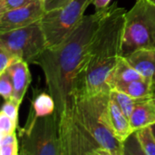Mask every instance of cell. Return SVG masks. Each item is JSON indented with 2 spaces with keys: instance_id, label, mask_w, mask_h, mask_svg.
I'll list each match as a JSON object with an SVG mask.
<instances>
[{
  "instance_id": "obj_26",
  "label": "cell",
  "mask_w": 155,
  "mask_h": 155,
  "mask_svg": "<svg viewBox=\"0 0 155 155\" xmlns=\"http://www.w3.org/2000/svg\"><path fill=\"white\" fill-rule=\"evenodd\" d=\"M150 127H151L152 132H153V135H154V137H155V124H153V125H151Z\"/></svg>"
},
{
  "instance_id": "obj_19",
  "label": "cell",
  "mask_w": 155,
  "mask_h": 155,
  "mask_svg": "<svg viewBox=\"0 0 155 155\" xmlns=\"http://www.w3.org/2000/svg\"><path fill=\"white\" fill-rule=\"evenodd\" d=\"M0 94L4 101L13 98L14 87L9 74L5 71L0 74Z\"/></svg>"
},
{
  "instance_id": "obj_2",
  "label": "cell",
  "mask_w": 155,
  "mask_h": 155,
  "mask_svg": "<svg viewBox=\"0 0 155 155\" xmlns=\"http://www.w3.org/2000/svg\"><path fill=\"white\" fill-rule=\"evenodd\" d=\"M126 12L114 2L103 18L91 44L88 57L79 73L74 86V96L91 97L111 91L108 78L123 55V37Z\"/></svg>"
},
{
  "instance_id": "obj_12",
  "label": "cell",
  "mask_w": 155,
  "mask_h": 155,
  "mask_svg": "<svg viewBox=\"0 0 155 155\" xmlns=\"http://www.w3.org/2000/svg\"><path fill=\"white\" fill-rule=\"evenodd\" d=\"M126 60L146 80L155 82V51L151 49H138L127 56Z\"/></svg>"
},
{
  "instance_id": "obj_28",
  "label": "cell",
  "mask_w": 155,
  "mask_h": 155,
  "mask_svg": "<svg viewBox=\"0 0 155 155\" xmlns=\"http://www.w3.org/2000/svg\"><path fill=\"white\" fill-rule=\"evenodd\" d=\"M153 95L155 96V82L153 83Z\"/></svg>"
},
{
  "instance_id": "obj_5",
  "label": "cell",
  "mask_w": 155,
  "mask_h": 155,
  "mask_svg": "<svg viewBox=\"0 0 155 155\" xmlns=\"http://www.w3.org/2000/svg\"><path fill=\"white\" fill-rule=\"evenodd\" d=\"M138 49L155 51V6L145 0H136L125 15L122 54Z\"/></svg>"
},
{
  "instance_id": "obj_6",
  "label": "cell",
  "mask_w": 155,
  "mask_h": 155,
  "mask_svg": "<svg viewBox=\"0 0 155 155\" xmlns=\"http://www.w3.org/2000/svg\"><path fill=\"white\" fill-rule=\"evenodd\" d=\"M94 0H71L63 7L45 12L40 20L47 47L61 45L84 17V12Z\"/></svg>"
},
{
  "instance_id": "obj_22",
  "label": "cell",
  "mask_w": 155,
  "mask_h": 155,
  "mask_svg": "<svg viewBox=\"0 0 155 155\" xmlns=\"http://www.w3.org/2000/svg\"><path fill=\"white\" fill-rule=\"evenodd\" d=\"M17 122L5 114L4 113H0V136L15 133V129L17 127Z\"/></svg>"
},
{
  "instance_id": "obj_15",
  "label": "cell",
  "mask_w": 155,
  "mask_h": 155,
  "mask_svg": "<svg viewBox=\"0 0 155 155\" xmlns=\"http://www.w3.org/2000/svg\"><path fill=\"white\" fill-rule=\"evenodd\" d=\"M111 90L122 92L135 99H143L152 97L153 95V82L146 79L134 80L124 84H119L114 85Z\"/></svg>"
},
{
  "instance_id": "obj_23",
  "label": "cell",
  "mask_w": 155,
  "mask_h": 155,
  "mask_svg": "<svg viewBox=\"0 0 155 155\" xmlns=\"http://www.w3.org/2000/svg\"><path fill=\"white\" fill-rule=\"evenodd\" d=\"M35 0H4L0 3V13L29 5Z\"/></svg>"
},
{
  "instance_id": "obj_1",
  "label": "cell",
  "mask_w": 155,
  "mask_h": 155,
  "mask_svg": "<svg viewBox=\"0 0 155 155\" xmlns=\"http://www.w3.org/2000/svg\"><path fill=\"white\" fill-rule=\"evenodd\" d=\"M108 6L84 15L61 45L47 47L31 63L42 69L47 91L54 100L64 155H104L79 120L74 86Z\"/></svg>"
},
{
  "instance_id": "obj_4",
  "label": "cell",
  "mask_w": 155,
  "mask_h": 155,
  "mask_svg": "<svg viewBox=\"0 0 155 155\" xmlns=\"http://www.w3.org/2000/svg\"><path fill=\"white\" fill-rule=\"evenodd\" d=\"M19 155H64L55 114L28 116L18 132Z\"/></svg>"
},
{
  "instance_id": "obj_21",
  "label": "cell",
  "mask_w": 155,
  "mask_h": 155,
  "mask_svg": "<svg viewBox=\"0 0 155 155\" xmlns=\"http://www.w3.org/2000/svg\"><path fill=\"white\" fill-rule=\"evenodd\" d=\"M17 60H20V58L9 50L0 46V74L5 72L6 69Z\"/></svg>"
},
{
  "instance_id": "obj_13",
  "label": "cell",
  "mask_w": 155,
  "mask_h": 155,
  "mask_svg": "<svg viewBox=\"0 0 155 155\" xmlns=\"http://www.w3.org/2000/svg\"><path fill=\"white\" fill-rule=\"evenodd\" d=\"M144 79L140 73L126 60L124 56H121L115 66L111 72L108 78V86L110 89L116 84L132 82L134 80Z\"/></svg>"
},
{
  "instance_id": "obj_8",
  "label": "cell",
  "mask_w": 155,
  "mask_h": 155,
  "mask_svg": "<svg viewBox=\"0 0 155 155\" xmlns=\"http://www.w3.org/2000/svg\"><path fill=\"white\" fill-rule=\"evenodd\" d=\"M45 13L42 0H35L25 6L0 13V33L30 25L40 21Z\"/></svg>"
},
{
  "instance_id": "obj_25",
  "label": "cell",
  "mask_w": 155,
  "mask_h": 155,
  "mask_svg": "<svg viewBox=\"0 0 155 155\" xmlns=\"http://www.w3.org/2000/svg\"><path fill=\"white\" fill-rule=\"evenodd\" d=\"M112 0H94L93 1V5L95 7V10H100L103 8L107 7L108 5H110Z\"/></svg>"
},
{
  "instance_id": "obj_11",
  "label": "cell",
  "mask_w": 155,
  "mask_h": 155,
  "mask_svg": "<svg viewBox=\"0 0 155 155\" xmlns=\"http://www.w3.org/2000/svg\"><path fill=\"white\" fill-rule=\"evenodd\" d=\"M131 125L136 130L151 126L155 124V96L138 99L134 112L130 117Z\"/></svg>"
},
{
  "instance_id": "obj_3",
  "label": "cell",
  "mask_w": 155,
  "mask_h": 155,
  "mask_svg": "<svg viewBox=\"0 0 155 155\" xmlns=\"http://www.w3.org/2000/svg\"><path fill=\"white\" fill-rule=\"evenodd\" d=\"M110 92H102L91 97L77 98L78 117L104 154L124 155V143L114 136L110 126L108 114Z\"/></svg>"
},
{
  "instance_id": "obj_20",
  "label": "cell",
  "mask_w": 155,
  "mask_h": 155,
  "mask_svg": "<svg viewBox=\"0 0 155 155\" xmlns=\"http://www.w3.org/2000/svg\"><path fill=\"white\" fill-rule=\"evenodd\" d=\"M21 103L14 98L5 100L1 112L18 123V112Z\"/></svg>"
},
{
  "instance_id": "obj_17",
  "label": "cell",
  "mask_w": 155,
  "mask_h": 155,
  "mask_svg": "<svg viewBox=\"0 0 155 155\" xmlns=\"http://www.w3.org/2000/svg\"><path fill=\"white\" fill-rule=\"evenodd\" d=\"M110 96L117 104V105L120 107L122 112L130 119L138 99L133 98L132 96L126 94L115 90H111Z\"/></svg>"
},
{
  "instance_id": "obj_27",
  "label": "cell",
  "mask_w": 155,
  "mask_h": 155,
  "mask_svg": "<svg viewBox=\"0 0 155 155\" xmlns=\"http://www.w3.org/2000/svg\"><path fill=\"white\" fill-rule=\"evenodd\" d=\"M145 1H147L148 3H150L151 5H153L155 6V0H145Z\"/></svg>"
},
{
  "instance_id": "obj_18",
  "label": "cell",
  "mask_w": 155,
  "mask_h": 155,
  "mask_svg": "<svg viewBox=\"0 0 155 155\" xmlns=\"http://www.w3.org/2000/svg\"><path fill=\"white\" fill-rule=\"evenodd\" d=\"M0 154L19 155V141L15 133L0 136Z\"/></svg>"
},
{
  "instance_id": "obj_14",
  "label": "cell",
  "mask_w": 155,
  "mask_h": 155,
  "mask_svg": "<svg viewBox=\"0 0 155 155\" xmlns=\"http://www.w3.org/2000/svg\"><path fill=\"white\" fill-rule=\"evenodd\" d=\"M55 112V103L52 95L47 92L34 89L31 107L28 116L40 117L52 114Z\"/></svg>"
},
{
  "instance_id": "obj_24",
  "label": "cell",
  "mask_w": 155,
  "mask_h": 155,
  "mask_svg": "<svg viewBox=\"0 0 155 155\" xmlns=\"http://www.w3.org/2000/svg\"><path fill=\"white\" fill-rule=\"evenodd\" d=\"M45 12H49L67 5L71 0H42Z\"/></svg>"
},
{
  "instance_id": "obj_29",
  "label": "cell",
  "mask_w": 155,
  "mask_h": 155,
  "mask_svg": "<svg viewBox=\"0 0 155 155\" xmlns=\"http://www.w3.org/2000/svg\"><path fill=\"white\" fill-rule=\"evenodd\" d=\"M2 1H4V0H0V3H1V2H2Z\"/></svg>"
},
{
  "instance_id": "obj_10",
  "label": "cell",
  "mask_w": 155,
  "mask_h": 155,
  "mask_svg": "<svg viewBox=\"0 0 155 155\" xmlns=\"http://www.w3.org/2000/svg\"><path fill=\"white\" fill-rule=\"evenodd\" d=\"M109 122L113 134L123 143H124L134 133L130 119L122 112L117 104L111 98L108 104Z\"/></svg>"
},
{
  "instance_id": "obj_7",
  "label": "cell",
  "mask_w": 155,
  "mask_h": 155,
  "mask_svg": "<svg viewBox=\"0 0 155 155\" xmlns=\"http://www.w3.org/2000/svg\"><path fill=\"white\" fill-rule=\"evenodd\" d=\"M0 46L9 50L21 60L31 64L47 48L40 21L25 27L0 33Z\"/></svg>"
},
{
  "instance_id": "obj_16",
  "label": "cell",
  "mask_w": 155,
  "mask_h": 155,
  "mask_svg": "<svg viewBox=\"0 0 155 155\" xmlns=\"http://www.w3.org/2000/svg\"><path fill=\"white\" fill-rule=\"evenodd\" d=\"M142 153L155 155V137L150 126L143 127L134 133Z\"/></svg>"
},
{
  "instance_id": "obj_9",
  "label": "cell",
  "mask_w": 155,
  "mask_h": 155,
  "mask_svg": "<svg viewBox=\"0 0 155 155\" xmlns=\"http://www.w3.org/2000/svg\"><path fill=\"white\" fill-rule=\"evenodd\" d=\"M6 72L11 77L14 87L13 98L22 103L32 81L28 63L21 59L17 60L6 69Z\"/></svg>"
}]
</instances>
